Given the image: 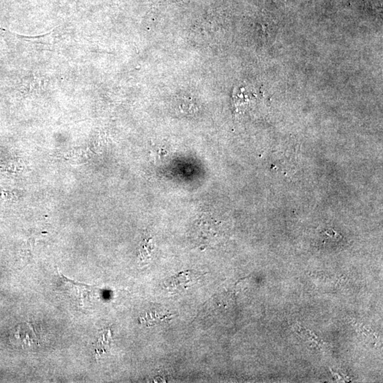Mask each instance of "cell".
I'll return each mask as SVG.
<instances>
[{
	"label": "cell",
	"mask_w": 383,
	"mask_h": 383,
	"mask_svg": "<svg viewBox=\"0 0 383 383\" xmlns=\"http://www.w3.org/2000/svg\"><path fill=\"white\" fill-rule=\"evenodd\" d=\"M59 275L61 276L63 289H66L67 293L70 296L72 295V298L77 300V303L80 306H83L85 302H89L92 298H95L96 295H99L98 289L84 284L75 283L63 275Z\"/></svg>",
	"instance_id": "1"
},
{
	"label": "cell",
	"mask_w": 383,
	"mask_h": 383,
	"mask_svg": "<svg viewBox=\"0 0 383 383\" xmlns=\"http://www.w3.org/2000/svg\"><path fill=\"white\" fill-rule=\"evenodd\" d=\"M202 276L199 272L188 270L175 275L164 283V287L173 293H180L195 285Z\"/></svg>",
	"instance_id": "2"
},
{
	"label": "cell",
	"mask_w": 383,
	"mask_h": 383,
	"mask_svg": "<svg viewBox=\"0 0 383 383\" xmlns=\"http://www.w3.org/2000/svg\"><path fill=\"white\" fill-rule=\"evenodd\" d=\"M171 315L168 311L161 308L151 307L144 312L140 317L139 320L141 324H145L147 326H152L160 324L171 319Z\"/></svg>",
	"instance_id": "3"
},
{
	"label": "cell",
	"mask_w": 383,
	"mask_h": 383,
	"mask_svg": "<svg viewBox=\"0 0 383 383\" xmlns=\"http://www.w3.org/2000/svg\"><path fill=\"white\" fill-rule=\"evenodd\" d=\"M151 240H152L151 238L145 239L143 244H141L139 255V259L141 261H147L151 257L153 250V244Z\"/></svg>",
	"instance_id": "4"
}]
</instances>
